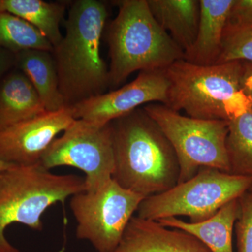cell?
<instances>
[{
	"mask_svg": "<svg viewBox=\"0 0 252 252\" xmlns=\"http://www.w3.org/2000/svg\"><path fill=\"white\" fill-rule=\"evenodd\" d=\"M240 212L238 198L221 207L205 221L190 223L177 217L157 220L167 228L188 232L196 237L211 252H233V232Z\"/></svg>",
	"mask_w": 252,
	"mask_h": 252,
	"instance_id": "obj_16",
	"label": "cell"
},
{
	"mask_svg": "<svg viewBox=\"0 0 252 252\" xmlns=\"http://www.w3.org/2000/svg\"><path fill=\"white\" fill-rule=\"evenodd\" d=\"M250 190H252V188H251V189H250Z\"/></svg>",
	"mask_w": 252,
	"mask_h": 252,
	"instance_id": "obj_27",
	"label": "cell"
},
{
	"mask_svg": "<svg viewBox=\"0 0 252 252\" xmlns=\"http://www.w3.org/2000/svg\"><path fill=\"white\" fill-rule=\"evenodd\" d=\"M85 178L57 175L36 164L12 165L0 173V252H20L5 236L13 223L42 229L41 217L55 204L86 191Z\"/></svg>",
	"mask_w": 252,
	"mask_h": 252,
	"instance_id": "obj_5",
	"label": "cell"
},
{
	"mask_svg": "<svg viewBox=\"0 0 252 252\" xmlns=\"http://www.w3.org/2000/svg\"><path fill=\"white\" fill-rule=\"evenodd\" d=\"M46 112L31 81L17 68L0 79V131Z\"/></svg>",
	"mask_w": 252,
	"mask_h": 252,
	"instance_id": "obj_14",
	"label": "cell"
},
{
	"mask_svg": "<svg viewBox=\"0 0 252 252\" xmlns=\"http://www.w3.org/2000/svg\"><path fill=\"white\" fill-rule=\"evenodd\" d=\"M169 81L165 70L142 71L122 88L106 92L71 107L75 119L105 125L124 117L141 105H166Z\"/></svg>",
	"mask_w": 252,
	"mask_h": 252,
	"instance_id": "obj_10",
	"label": "cell"
},
{
	"mask_svg": "<svg viewBox=\"0 0 252 252\" xmlns=\"http://www.w3.org/2000/svg\"><path fill=\"white\" fill-rule=\"evenodd\" d=\"M112 252H211L196 237L169 229L157 220L134 216Z\"/></svg>",
	"mask_w": 252,
	"mask_h": 252,
	"instance_id": "obj_12",
	"label": "cell"
},
{
	"mask_svg": "<svg viewBox=\"0 0 252 252\" xmlns=\"http://www.w3.org/2000/svg\"><path fill=\"white\" fill-rule=\"evenodd\" d=\"M11 165H12V164L7 163V162L1 161V160H0V173L4 171V170H6V169L9 168Z\"/></svg>",
	"mask_w": 252,
	"mask_h": 252,
	"instance_id": "obj_26",
	"label": "cell"
},
{
	"mask_svg": "<svg viewBox=\"0 0 252 252\" xmlns=\"http://www.w3.org/2000/svg\"><path fill=\"white\" fill-rule=\"evenodd\" d=\"M15 67L31 81L47 112L66 107L59 89V76L52 52L28 49L15 54Z\"/></svg>",
	"mask_w": 252,
	"mask_h": 252,
	"instance_id": "obj_15",
	"label": "cell"
},
{
	"mask_svg": "<svg viewBox=\"0 0 252 252\" xmlns=\"http://www.w3.org/2000/svg\"><path fill=\"white\" fill-rule=\"evenodd\" d=\"M143 109L175 150L180 165L178 183L190 180L202 167L229 173L226 151L228 122L183 116L160 103L148 104Z\"/></svg>",
	"mask_w": 252,
	"mask_h": 252,
	"instance_id": "obj_7",
	"label": "cell"
},
{
	"mask_svg": "<svg viewBox=\"0 0 252 252\" xmlns=\"http://www.w3.org/2000/svg\"><path fill=\"white\" fill-rule=\"evenodd\" d=\"M144 198L113 179L95 191L73 195L69 206L77 238L90 242L97 252H114Z\"/></svg>",
	"mask_w": 252,
	"mask_h": 252,
	"instance_id": "obj_8",
	"label": "cell"
},
{
	"mask_svg": "<svg viewBox=\"0 0 252 252\" xmlns=\"http://www.w3.org/2000/svg\"><path fill=\"white\" fill-rule=\"evenodd\" d=\"M46 170L72 167L85 173L86 191L98 190L112 180L115 154L112 124L75 119L49 146L40 161Z\"/></svg>",
	"mask_w": 252,
	"mask_h": 252,
	"instance_id": "obj_9",
	"label": "cell"
},
{
	"mask_svg": "<svg viewBox=\"0 0 252 252\" xmlns=\"http://www.w3.org/2000/svg\"><path fill=\"white\" fill-rule=\"evenodd\" d=\"M74 120L70 107H64L0 131V160L23 166L40 163L49 146Z\"/></svg>",
	"mask_w": 252,
	"mask_h": 252,
	"instance_id": "obj_11",
	"label": "cell"
},
{
	"mask_svg": "<svg viewBox=\"0 0 252 252\" xmlns=\"http://www.w3.org/2000/svg\"><path fill=\"white\" fill-rule=\"evenodd\" d=\"M252 24V0H234L228 14L226 26Z\"/></svg>",
	"mask_w": 252,
	"mask_h": 252,
	"instance_id": "obj_23",
	"label": "cell"
},
{
	"mask_svg": "<svg viewBox=\"0 0 252 252\" xmlns=\"http://www.w3.org/2000/svg\"><path fill=\"white\" fill-rule=\"evenodd\" d=\"M108 14L103 1L71 3L65 34L52 52L60 91L67 107L105 94L109 89V67L100 52Z\"/></svg>",
	"mask_w": 252,
	"mask_h": 252,
	"instance_id": "obj_1",
	"label": "cell"
},
{
	"mask_svg": "<svg viewBox=\"0 0 252 252\" xmlns=\"http://www.w3.org/2000/svg\"><path fill=\"white\" fill-rule=\"evenodd\" d=\"M16 64L14 53L0 48V79L14 69Z\"/></svg>",
	"mask_w": 252,
	"mask_h": 252,
	"instance_id": "obj_24",
	"label": "cell"
},
{
	"mask_svg": "<svg viewBox=\"0 0 252 252\" xmlns=\"http://www.w3.org/2000/svg\"><path fill=\"white\" fill-rule=\"evenodd\" d=\"M0 11L14 15L32 26L52 46L62 39L60 24L65 14L66 4L41 0H0Z\"/></svg>",
	"mask_w": 252,
	"mask_h": 252,
	"instance_id": "obj_18",
	"label": "cell"
},
{
	"mask_svg": "<svg viewBox=\"0 0 252 252\" xmlns=\"http://www.w3.org/2000/svg\"><path fill=\"white\" fill-rule=\"evenodd\" d=\"M151 13L184 53L193 46L200 17L199 0H147Z\"/></svg>",
	"mask_w": 252,
	"mask_h": 252,
	"instance_id": "obj_17",
	"label": "cell"
},
{
	"mask_svg": "<svg viewBox=\"0 0 252 252\" xmlns=\"http://www.w3.org/2000/svg\"><path fill=\"white\" fill-rule=\"evenodd\" d=\"M226 151L229 173L252 177V108L228 122Z\"/></svg>",
	"mask_w": 252,
	"mask_h": 252,
	"instance_id": "obj_19",
	"label": "cell"
},
{
	"mask_svg": "<svg viewBox=\"0 0 252 252\" xmlns=\"http://www.w3.org/2000/svg\"><path fill=\"white\" fill-rule=\"evenodd\" d=\"M243 61L201 66L179 60L165 69V106L188 117L229 122L252 108L241 84Z\"/></svg>",
	"mask_w": 252,
	"mask_h": 252,
	"instance_id": "obj_4",
	"label": "cell"
},
{
	"mask_svg": "<svg viewBox=\"0 0 252 252\" xmlns=\"http://www.w3.org/2000/svg\"><path fill=\"white\" fill-rule=\"evenodd\" d=\"M115 2L119 12L107 30L109 89L115 90L137 71L165 70L184 59L185 53L156 21L147 0Z\"/></svg>",
	"mask_w": 252,
	"mask_h": 252,
	"instance_id": "obj_3",
	"label": "cell"
},
{
	"mask_svg": "<svg viewBox=\"0 0 252 252\" xmlns=\"http://www.w3.org/2000/svg\"><path fill=\"white\" fill-rule=\"evenodd\" d=\"M235 61L252 63V24L225 26L216 64Z\"/></svg>",
	"mask_w": 252,
	"mask_h": 252,
	"instance_id": "obj_21",
	"label": "cell"
},
{
	"mask_svg": "<svg viewBox=\"0 0 252 252\" xmlns=\"http://www.w3.org/2000/svg\"><path fill=\"white\" fill-rule=\"evenodd\" d=\"M240 212L235 223L238 252H252V191L238 198Z\"/></svg>",
	"mask_w": 252,
	"mask_h": 252,
	"instance_id": "obj_22",
	"label": "cell"
},
{
	"mask_svg": "<svg viewBox=\"0 0 252 252\" xmlns=\"http://www.w3.org/2000/svg\"><path fill=\"white\" fill-rule=\"evenodd\" d=\"M111 124L115 154L113 180L145 198L178 183L180 165L175 150L143 108Z\"/></svg>",
	"mask_w": 252,
	"mask_h": 252,
	"instance_id": "obj_2",
	"label": "cell"
},
{
	"mask_svg": "<svg viewBox=\"0 0 252 252\" xmlns=\"http://www.w3.org/2000/svg\"><path fill=\"white\" fill-rule=\"evenodd\" d=\"M200 17L196 38L184 59L197 65L216 64L228 14L234 0H199Z\"/></svg>",
	"mask_w": 252,
	"mask_h": 252,
	"instance_id": "obj_13",
	"label": "cell"
},
{
	"mask_svg": "<svg viewBox=\"0 0 252 252\" xmlns=\"http://www.w3.org/2000/svg\"><path fill=\"white\" fill-rule=\"evenodd\" d=\"M241 84L244 93L252 102V63L243 61Z\"/></svg>",
	"mask_w": 252,
	"mask_h": 252,
	"instance_id": "obj_25",
	"label": "cell"
},
{
	"mask_svg": "<svg viewBox=\"0 0 252 252\" xmlns=\"http://www.w3.org/2000/svg\"><path fill=\"white\" fill-rule=\"evenodd\" d=\"M0 48L14 54L28 49L54 51L52 44L35 28L14 15L1 11Z\"/></svg>",
	"mask_w": 252,
	"mask_h": 252,
	"instance_id": "obj_20",
	"label": "cell"
},
{
	"mask_svg": "<svg viewBox=\"0 0 252 252\" xmlns=\"http://www.w3.org/2000/svg\"><path fill=\"white\" fill-rule=\"evenodd\" d=\"M252 187L251 177L202 167L190 180L144 198L137 216L154 220L185 216L189 217L190 223H200L211 218L221 207L240 198Z\"/></svg>",
	"mask_w": 252,
	"mask_h": 252,
	"instance_id": "obj_6",
	"label": "cell"
}]
</instances>
